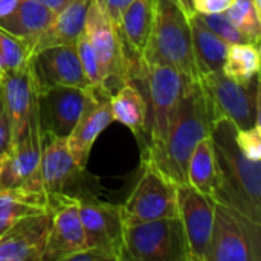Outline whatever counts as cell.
Instances as JSON below:
<instances>
[{"mask_svg": "<svg viewBox=\"0 0 261 261\" xmlns=\"http://www.w3.org/2000/svg\"><path fill=\"white\" fill-rule=\"evenodd\" d=\"M236 125L228 119L213 122L217 182L213 199L261 223V161L246 158L236 142Z\"/></svg>", "mask_w": 261, "mask_h": 261, "instance_id": "6da1fadb", "label": "cell"}, {"mask_svg": "<svg viewBox=\"0 0 261 261\" xmlns=\"http://www.w3.org/2000/svg\"><path fill=\"white\" fill-rule=\"evenodd\" d=\"M213 118L199 81L190 80L174 110L165 142L156 151H144L150 161L176 187L188 185V161L196 145L210 136Z\"/></svg>", "mask_w": 261, "mask_h": 261, "instance_id": "7a4b0ae2", "label": "cell"}, {"mask_svg": "<svg viewBox=\"0 0 261 261\" xmlns=\"http://www.w3.org/2000/svg\"><path fill=\"white\" fill-rule=\"evenodd\" d=\"M153 20L150 37L139 66H167L197 81L190 20L173 0H151Z\"/></svg>", "mask_w": 261, "mask_h": 261, "instance_id": "3957f363", "label": "cell"}, {"mask_svg": "<svg viewBox=\"0 0 261 261\" xmlns=\"http://www.w3.org/2000/svg\"><path fill=\"white\" fill-rule=\"evenodd\" d=\"M213 122L228 119L237 130L260 127V80L237 83L222 70L199 76Z\"/></svg>", "mask_w": 261, "mask_h": 261, "instance_id": "277c9868", "label": "cell"}, {"mask_svg": "<svg viewBox=\"0 0 261 261\" xmlns=\"http://www.w3.org/2000/svg\"><path fill=\"white\" fill-rule=\"evenodd\" d=\"M206 261H261V223L216 202Z\"/></svg>", "mask_w": 261, "mask_h": 261, "instance_id": "5b68a950", "label": "cell"}, {"mask_svg": "<svg viewBox=\"0 0 261 261\" xmlns=\"http://www.w3.org/2000/svg\"><path fill=\"white\" fill-rule=\"evenodd\" d=\"M125 260L190 261L179 217H167L125 226Z\"/></svg>", "mask_w": 261, "mask_h": 261, "instance_id": "8992f818", "label": "cell"}, {"mask_svg": "<svg viewBox=\"0 0 261 261\" xmlns=\"http://www.w3.org/2000/svg\"><path fill=\"white\" fill-rule=\"evenodd\" d=\"M176 185L165 177L150 161L142 159V174L132 194L121 205L125 226L177 217Z\"/></svg>", "mask_w": 261, "mask_h": 261, "instance_id": "52a82bcc", "label": "cell"}, {"mask_svg": "<svg viewBox=\"0 0 261 261\" xmlns=\"http://www.w3.org/2000/svg\"><path fill=\"white\" fill-rule=\"evenodd\" d=\"M84 32L96 54L104 90L112 96L115 86L119 89L130 81L132 66L124 54V41L118 28L95 0L87 9Z\"/></svg>", "mask_w": 261, "mask_h": 261, "instance_id": "ba28073f", "label": "cell"}, {"mask_svg": "<svg viewBox=\"0 0 261 261\" xmlns=\"http://www.w3.org/2000/svg\"><path fill=\"white\" fill-rule=\"evenodd\" d=\"M147 80V92L151 106L150 122L145 127L148 142L144 151H156L167 139L170 124L190 78L167 66H139Z\"/></svg>", "mask_w": 261, "mask_h": 261, "instance_id": "9c48e42d", "label": "cell"}, {"mask_svg": "<svg viewBox=\"0 0 261 261\" xmlns=\"http://www.w3.org/2000/svg\"><path fill=\"white\" fill-rule=\"evenodd\" d=\"M76 200L87 248L102 251L112 261H125V225L121 214V205L78 196Z\"/></svg>", "mask_w": 261, "mask_h": 261, "instance_id": "30bf717a", "label": "cell"}, {"mask_svg": "<svg viewBox=\"0 0 261 261\" xmlns=\"http://www.w3.org/2000/svg\"><path fill=\"white\" fill-rule=\"evenodd\" d=\"M50 229L43 261H64L87 248L76 196L60 193L47 196Z\"/></svg>", "mask_w": 261, "mask_h": 261, "instance_id": "8fae6325", "label": "cell"}, {"mask_svg": "<svg viewBox=\"0 0 261 261\" xmlns=\"http://www.w3.org/2000/svg\"><path fill=\"white\" fill-rule=\"evenodd\" d=\"M177 217L188 246L190 261H206L216 200L190 185H177Z\"/></svg>", "mask_w": 261, "mask_h": 261, "instance_id": "7c38bea8", "label": "cell"}, {"mask_svg": "<svg viewBox=\"0 0 261 261\" xmlns=\"http://www.w3.org/2000/svg\"><path fill=\"white\" fill-rule=\"evenodd\" d=\"M29 64L35 92H41L50 86H66L83 90L92 87L84 73L75 43L40 49L29 55Z\"/></svg>", "mask_w": 261, "mask_h": 261, "instance_id": "4fadbf2b", "label": "cell"}, {"mask_svg": "<svg viewBox=\"0 0 261 261\" xmlns=\"http://www.w3.org/2000/svg\"><path fill=\"white\" fill-rule=\"evenodd\" d=\"M86 90L50 86L41 92H35L38 119L44 139L67 138L70 135L83 112Z\"/></svg>", "mask_w": 261, "mask_h": 261, "instance_id": "5bb4252c", "label": "cell"}, {"mask_svg": "<svg viewBox=\"0 0 261 261\" xmlns=\"http://www.w3.org/2000/svg\"><path fill=\"white\" fill-rule=\"evenodd\" d=\"M83 171L76 167L66 138H49L40 156V162L32 176L18 188L44 196L66 193V187ZM67 194V193H66Z\"/></svg>", "mask_w": 261, "mask_h": 261, "instance_id": "9a60e30c", "label": "cell"}, {"mask_svg": "<svg viewBox=\"0 0 261 261\" xmlns=\"http://www.w3.org/2000/svg\"><path fill=\"white\" fill-rule=\"evenodd\" d=\"M113 121L110 110V95L99 89H87L83 112L72 128L67 139L69 151L76 167L84 171L87 167L90 150L96 138Z\"/></svg>", "mask_w": 261, "mask_h": 261, "instance_id": "2e32d148", "label": "cell"}, {"mask_svg": "<svg viewBox=\"0 0 261 261\" xmlns=\"http://www.w3.org/2000/svg\"><path fill=\"white\" fill-rule=\"evenodd\" d=\"M50 229V211L29 214L0 236V261H43Z\"/></svg>", "mask_w": 261, "mask_h": 261, "instance_id": "e0dca14e", "label": "cell"}, {"mask_svg": "<svg viewBox=\"0 0 261 261\" xmlns=\"http://www.w3.org/2000/svg\"><path fill=\"white\" fill-rule=\"evenodd\" d=\"M44 135L40 127L37 98L29 113L28 127L23 136L17 141L14 147L6 153L2 174H0V190L2 188H18L21 187L35 171L40 156L44 147Z\"/></svg>", "mask_w": 261, "mask_h": 261, "instance_id": "ac0fdd59", "label": "cell"}, {"mask_svg": "<svg viewBox=\"0 0 261 261\" xmlns=\"http://www.w3.org/2000/svg\"><path fill=\"white\" fill-rule=\"evenodd\" d=\"M0 92L3 96L5 112L11 124V147H14L28 127L29 113L37 98L29 57L20 67L2 72Z\"/></svg>", "mask_w": 261, "mask_h": 261, "instance_id": "d6986e66", "label": "cell"}, {"mask_svg": "<svg viewBox=\"0 0 261 261\" xmlns=\"http://www.w3.org/2000/svg\"><path fill=\"white\" fill-rule=\"evenodd\" d=\"M92 0H72L58 11L52 23L35 38L29 47V55L40 49L58 44H73L84 32L86 15Z\"/></svg>", "mask_w": 261, "mask_h": 261, "instance_id": "ffe728a7", "label": "cell"}, {"mask_svg": "<svg viewBox=\"0 0 261 261\" xmlns=\"http://www.w3.org/2000/svg\"><path fill=\"white\" fill-rule=\"evenodd\" d=\"M54 17L55 12L35 0H18L14 11L0 18V29L18 38L29 52L31 44L52 23Z\"/></svg>", "mask_w": 261, "mask_h": 261, "instance_id": "44dd1931", "label": "cell"}, {"mask_svg": "<svg viewBox=\"0 0 261 261\" xmlns=\"http://www.w3.org/2000/svg\"><path fill=\"white\" fill-rule=\"evenodd\" d=\"M188 20L191 28L193 50H194V60H196L199 76L211 72H220L225 64L229 44L223 41L220 37H217L199 18L197 14L188 17Z\"/></svg>", "mask_w": 261, "mask_h": 261, "instance_id": "7402d4cb", "label": "cell"}, {"mask_svg": "<svg viewBox=\"0 0 261 261\" xmlns=\"http://www.w3.org/2000/svg\"><path fill=\"white\" fill-rule=\"evenodd\" d=\"M110 110L115 121L128 127L138 138L142 136L147 127L148 102L132 81L122 84L110 96Z\"/></svg>", "mask_w": 261, "mask_h": 261, "instance_id": "603a6c76", "label": "cell"}, {"mask_svg": "<svg viewBox=\"0 0 261 261\" xmlns=\"http://www.w3.org/2000/svg\"><path fill=\"white\" fill-rule=\"evenodd\" d=\"M153 20L151 0H132L121 15L118 31L122 41H127L135 57L139 58L147 46Z\"/></svg>", "mask_w": 261, "mask_h": 261, "instance_id": "cb8c5ba5", "label": "cell"}, {"mask_svg": "<svg viewBox=\"0 0 261 261\" xmlns=\"http://www.w3.org/2000/svg\"><path fill=\"white\" fill-rule=\"evenodd\" d=\"M49 211V199L44 194L24 188L0 190V236L18 219Z\"/></svg>", "mask_w": 261, "mask_h": 261, "instance_id": "d4e9b609", "label": "cell"}, {"mask_svg": "<svg viewBox=\"0 0 261 261\" xmlns=\"http://www.w3.org/2000/svg\"><path fill=\"white\" fill-rule=\"evenodd\" d=\"M187 182L194 190L213 197L217 182V168H216L214 147L210 136L203 138L196 145L188 161Z\"/></svg>", "mask_w": 261, "mask_h": 261, "instance_id": "484cf974", "label": "cell"}, {"mask_svg": "<svg viewBox=\"0 0 261 261\" xmlns=\"http://www.w3.org/2000/svg\"><path fill=\"white\" fill-rule=\"evenodd\" d=\"M222 72L237 83H249L260 72V50L258 44L240 43L229 44L228 55Z\"/></svg>", "mask_w": 261, "mask_h": 261, "instance_id": "4316f807", "label": "cell"}, {"mask_svg": "<svg viewBox=\"0 0 261 261\" xmlns=\"http://www.w3.org/2000/svg\"><path fill=\"white\" fill-rule=\"evenodd\" d=\"M225 12L240 32H243L254 44H258L261 34V11L257 9L254 0H232Z\"/></svg>", "mask_w": 261, "mask_h": 261, "instance_id": "83f0119b", "label": "cell"}, {"mask_svg": "<svg viewBox=\"0 0 261 261\" xmlns=\"http://www.w3.org/2000/svg\"><path fill=\"white\" fill-rule=\"evenodd\" d=\"M199 18L223 41L228 44H240V43H252L243 32H240L234 23L229 20L226 12H219V14H199Z\"/></svg>", "mask_w": 261, "mask_h": 261, "instance_id": "f1b7e54d", "label": "cell"}, {"mask_svg": "<svg viewBox=\"0 0 261 261\" xmlns=\"http://www.w3.org/2000/svg\"><path fill=\"white\" fill-rule=\"evenodd\" d=\"M24 44L14 35L0 29V69L2 72L14 70L28 60Z\"/></svg>", "mask_w": 261, "mask_h": 261, "instance_id": "f546056e", "label": "cell"}, {"mask_svg": "<svg viewBox=\"0 0 261 261\" xmlns=\"http://www.w3.org/2000/svg\"><path fill=\"white\" fill-rule=\"evenodd\" d=\"M75 47H76V52H78V57H80V61L83 64V69H84V73L90 83V86L93 89H99L102 92L104 90V86H102V78H101V72H99V64H98V58H96V54L86 35V32H83L78 40L75 41ZM107 93V92H106ZM109 95V93H107Z\"/></svg>", "mask_w": 261, "mask_h": 261, "instance_id": "4dcf8cb0", "label": "cell"}, {"mask_svg": "<svg viewBox=\"0 0 261 261\" xmlns=\"http://www.w3.org/2000/svg\"><path fill=\"white\" fill-rule=\"evenodd\" d=\"M261 127L236 130V142L242 153L251 161H261Z\"/></svg>", "mask_w": 261, "mask_h": 261, "instance_id": "1f68e13d", "label": "cell"}, {"mask_svg": "<svg viewBox=\"0 0 261 261\" xmlns=\"http://www.w3.org/2000/svg\"><path fill=\"white\" fill-rule=\"evenodd\" d=\"M95 2L109 15V18L115 23L116 28L119 24V20H121L122 12L132 3V0H95Z\"/></svg>", "mask_w": 261, "mask_h": 261, "instance_id": "d6a6232c", "label": "cell"}, {"mask_svg": "<svg viewBox=\"0 0 261 261\" xmlns=\"http://www.w3.org/2000/svg\"><path fill=\"white\" fill-rule=\"evenodd\" d=\"M194 9L199 14H219L225 12L232 0H193Z\"/></svg>", "mask_w": 261, "mask_h": 261, "instance_id": "836d02e7", "label": "cell"}, {"mask_svg": "<svg viewBox=\"0 0 261 261\" xmlns=\"http://www.w3.org/2000/svg\"><path fill=\"white\" fill-rule=\"evenodd\" d=\"M11 124L5 109L0 112V158L5 156L11 150Z\"/></svg>", "mask_w": 261, "mask_h": 261, "instance_id": "e575fe53", "label": "cell"}, {"mask_svg": "<svg viewBox=\"0 0 261 261\" xmlns=\"http://www.w3.org/2000/svg\"><path fill=\"white\" fill-rule=\"evenodd\" d=\"M64 261H112L107 254L95 248H86L80 252L69 255Z\"/></svg>", "mask_w": 261, "mask_h": 261, "instance_id": "d590c367", "label": "cell"}, {"mask_svg": "<svg viewBox=\"0 0 261 261\" xmlns=\"http://www.w3.org/2000/svg\"><path fill=\"white\" fill-rule=\"evenodd\" d=\"M35 2H38V3H41L43 6H46V8H49L52 12H58V11H61L67 3H70L72 0H35Z\"/></svg>", "mask_w": 261, "mask_h": 261, "instance_id": "8d00e7d4", "label": "cell"}, {"mask_svg": "<svg viewBox=\"0 0 261 261\" xmlns=\"http://www.w3.org/2000/svg\"><path fill=\"white\" fill-rule=\"evenodd\" d=\"M184 12L187 17H191L196 14V9H194V2L193 0H173Z\"/></svg>", "mask_w": 261, "mask_h": 261, "instance_id": "74e56055", "label": "cell"}, {"mask_svg": "<svg viewBox=\"0 0 261 261\" xmlns=\"http://www.w3.org/2000/svg\"><path fill=\"white\" fill-rule=\"evenodd\" d=\"M18 0H0V18L14 11Z\"/></svg>", "mask_w": 261, "mask_h": 261, "instance_id": "f35d334b", "label": "cell"}, {"mask_svg": "<svg viewBox=\"0 0 261 261\" xmlns=\"http://www.w3.org/2000/svg\"><path fill=\"white\" fill-rule=\"evenodd\" d=\"M5 109V106H3V96H2V92H0V112Z\"/></svg>", "mask_w": 261, "mask_h": 261, "instance_id": "ab89813d", "label": "cell"}, {"mask_svg": "<svg viewBox=\"0 0 261 261\" xmlns=\"http://www.w3.org/2000/svg\"><path fill=\"white\" fill-rule=\"evenodd\" d=\"M6 156V154H5ZM5 156L0 158V174H2V167H3V161H5Z\"/></svg>", "mask_w": 261, "mask_h": 261, "instance_id": "60d3db41", "label": "cell"}, {"mask_svg": "<svg viewBox=\"0 0 261 261\" xmlns=\"http://www.w3.org/2000/svg\"><path fill=\"white\" fill-rule=\"evenodd\" d=\"M0 76H2V72H0Z\"/></svg>", "mask_w": 261, "mask_h": 261, "instance_id": "b9f144b4", "label": "cell"}, {"mask_svg": "<svg viewBox=\"0 0 261 261\" xmlns=\"http://www.w3.org/2000/svg\"><path fill=\"white\" fill-rule=\"evenodd\" d=\"M0 72H2V69H0Z\"/></svg>", "mask_w": 261, "mask_h": 261, "instance_id": "7bdbcfd3", "label": "cell"}]
</instances>
